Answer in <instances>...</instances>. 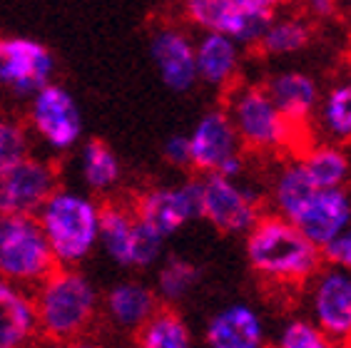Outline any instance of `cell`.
I'll use <instances>...</instances> for the list:
<instances>
[{
	"mask_svg": "<svg viewBox=\"0 0 351 348\" xmlns=\"http://www.w3.org/2000/svg\"><path fill=\"white\" fill-rule=\"evenodd\" d=\"M244 256L252 271L269 286H306L324 266L322 249L291 221L271 212L244 236Z\"/></svg>",
	"mask_w": 351,
	"mask_h": 348,
	"instance_id": "obj_1",
	"label": "cell"
},
{
	"mask_svg": "<svg viewBox=\"0 0 351 348\" xmlns=\"http://www.w3.org/2000/svg\"><path fill=\"white\" fill-rule=\"evenodd\" d=\"M33 303L40 336L62 346L88 338V331L102 314L100 291L80 269L58 266L33 288Z\"/></svg>",
	"mask_w": 351,
	"mask_h": 348,
	"instance_id": "obj_2",
	"label": "cell"
},
{
	"mask_svg": "<svg viewBox=\"0 0 351 348\" xmlns=\"http://www.w3.org/2000/svg\"><path fill=\"white\" fill-rule=\"evenodd\" d=\"M224 110L230 114L244 152L264 157H291L309 145V129L297 127L271 102L264 85L239 82L224 95Z\"/></svg>",
	"mask_w": 351,
	"mask_h": 348,
	"instance_id": "obj_3",
	"label": "cell"
},
{
	"mask_svg": "<svg viewBox=\"0 0 351 348\" xmlns=\"http://www.w3.org/2000/svg\"><path fill=\"white\" fill-rule=\"evenodd\" d=\"M102 204L88 192L60 187L38 212V224L60 269H80L97 249Z\"/></svg>",
	"mask_w": 351,
	"mask_h": 348,
	"instance_id": "obj_4",
	"label": "cell"
},
{
	"mask_svg": "<svg viewBox=\"0 0 351 348\" xmlns=\"http://www.w3.org/2000/svg\"><path fill=\"white\" fill-rule=\"evenodd\" d=\"M162 236L135 214L132 204L105 201L100 212L97 249L120 269H152L162 261Z\"/></svg>",
	"mask_w": 351,
	"mask_h": 348,
	"instance_id": "obj_5",
	"label": "cell"
},
{
	"mask_svg": "<svg viewBox=\"0 0 351 348\" xmlns=\"http://www.w3.org/2000/svg\"><path fill=\"white\" fill-rule=\"evenodd\" d=\"M58 264L35 216L0 214V279L23 288H35Z\"/></svg>",
	"mask_w": 351,
	"mask_h": 348,
	"instance_id": "obj_6",
	"label": "cell"
},
{
	"mask_svg": "<svg viewBox=\"0 0 351 348\" xmlns=\"http://www.w3.org/2000/svg\"><path fill=\"white\" fill-rule=\"evenodd\" d=\"M25 125L33 142L38 140L47 152H73L82 142L85 120L77 100L68 87L50 82L27 100Z\"/></svg>",
	"mask_w": 351,
	"mask_h": 348,
	"instance_id": "obj_7",
	"label": "cell"
},
{
	"mask_svg": "<svg viewBox=\"0 0 351 348\" xmlns=\"http://www.w3.org/2000/svg\"><path fill=\"white\" fill-rule=\"evenodd\" d=\"M199 219L212 224L219 234L247 236L252 227L267 214L262 195L242 179L210 174L199 177Z\"/></svg>",
	"mask_w": 351,
	"mask_h": 348,
	"instance_id": "obj_8",
	"label": "cell"
},
{
	"mask_svg": "<svg viewBox=\"0 0 351 348\" xmlns=\"http://www.w3.org/2000/svg\"><path fill=\"white\" fill-rule=\"evenodd\" d=\"M189 140V157H192V169L199 177L210 174H222V177H234L242 179L244 172V147L237 129L232 125L230 114L224 108L207 110L197 120Z\"/></svg>",
	"mask_w": 351,
	"mask_h": 348,
	"instance_id": "obj_9",
	"label": "cell"
},
{
	"mask_svg": "<svg viewBox=\"0 0 351 348\" xmlns=\"http://www.w3.org/2000/svg\"><path fill=\"white\" fill-rule=\"evenodd\" d=\"M60 189V172L50 157L27 154L0 174V214L38 216L45 201Z\"/></svg>",
	"mask_w": 351,
	"mask_h": 348,
	"instance_id": "obj_10",
	"label": "cell"
},
{
	"mask_svg": "<svg viewBox=\"0 0 351 348\" xmlns=\"http://www.w3.org/2000/svg\"><path fill=\"white\" fill-rule=\"evenodd\" d=\"M199 177H192L177 184H152L135 195L130 204L152 232L169 239L182 232L189 221L199 219Z\"/></svg>",
	"mask_w": 351,
	"mask_h": 348,
	"instance_id": "obj_11",
	"label": "cell"
},
{
	"mask_svg": "<svg viewBox=\"0 0 351 348\" xmlns=\"http://www.w3.org/2000/svg\"><path fill=\"white\" fill-rule=\"evenodd\" d=\"M55 55L33 38L0 35V90L30 100L38 90L53 82Z\"/></svg>",
	"mask_w": 351,
	"mask_h": 348,
	"instance_id": "obj_12",
	"label": "cell"
},
{
	"mask_svg": "<svg viewBox=\"0 0 351 348\" xmlns=\"http://www.w3.org/2000/svg\"><path fill=\"white\" fill-rule=\"evenodd\" d=\"M306 311L331 343L351 346V271L319 269L306 284Z\"/></svg>",
	"mask_w": 351,
	"mask_h": 348,
	"instance_id": "obj_13",
	"label": "cell"
},
{
	"mask_svg": "<svg viewBox=\"0 0 351 348\" xmlns=\"http://www.w3.org/2000/svg\"><path fill=\"white\" fill-rule=\"evenodd\" d=\"M182 18L202 35H224L242 47H257L269 18L244 10L237 0H180Z\"/></svg>",
	"mask_w": 351,
	"mask_h": 348,
	"instance_id": "obj_14",
	"label": "cell"
},
{
	"mask_svg": "<svg viewBox=\"0 0 351 348\" xmlns=\"http://www.w3.org/2000/svg\"><path fill=\"white\" fill-rule=\"evenodd\" d=\"M149 58L155 62L162 82L175 92H187L197 85L195 40L184 27L165 23L149 38Z\"/></svg>",
	"mask_w": 351,
	"mask_h": 348,
	"instance_id": "obj_15",
	"label": "cell"
},
{
	"mask_svg": "<svg viewBox=\"0 0 351 348\" xmlns=\"http://www.w3.org/2000/svg\"><path fill=\"white\" fill-rule=\"evenodd\" d=\"M291 224L314 247L324 249L329 241L351 227V189H317L294 214Z\"/></svg>",
	"mask_w": 351,
	"mask_h": 348,
	"instance_id": "obj_16",
	"label": "cell"
},
{
	"mask_svg": "<svg viewBox=\"0 0 351 348\" xmlns=\"http://www.w3.org/2000/svg\"><path fill=\"white\" fill-rule=\"evenodd\" d=\"M204 343L207 348H267V323L250 303H227L210 316Z\"/></svg>",
	"mask_w": 351,
	"mask_h": 348,
	"instance_id": "obj_17",
	"label": "cell"
},
{
	"mask_svg": "<svg viewBox=\"0 0 351 348\" xmlns=\"http://www.w3.org/2000/svg\"><path fill=\"white\" fill-rule=\"evenodd\" d=\"M155 286H147L140 279L117 282L102 296V316L115 331L135 336L152 316L160 311Z\"/></svg>",
	"mask_w": 351,
	"mask_h": 348,
	"instance_id": "obj_18",
	"label": "cell"
},
{
	"mask_svg": "<svg viewBox=\"0 0 351 348\" xmlns=\"http://www.w3.org/2000/svg\"><path fill=\"white\" fill-rule=\"evenodd\" d=\"M264 90L271 97V102L282 110V114L297 127L309 129L317 117L319 102H322V87L309 73L302 70H282L269 75L264 82Z\"/></svg>",
	"mask_w": 351,
	"mask_h": 348,
	"instance_id": "obj_19",
	"label": "cell"
},
{
	"mask_svg": "<svg viewBox=\"0 0 351 348\" xmlns=\"http://www.w3.org/2000/svg\"><path fill=\"white\" fill-rule=\"evenodd\" d=\"M242 50L244 47L239 42L224 35H199V40H195L197 80L227 95L232 87L242 82L239 80L244 62Z\"/></svg>",
	"mask_w": 351,
	"mask_h": 348,
	"instance_id": "obj_20",
	"label": "cell"
},
{
	"mask_svg": "<svg viewBox=\"0 0 351 348\" xmlns=\"http://www.w3.org/2000/svg\"><path fill=\"white\" fill-rule=\"evenodd\" d=\"M38 338L33 291L0 279V348H33Z\"/></svg>",
	"mask_w": 351,
	"mask_h": 348,
	"instance_id": "obj_21",
	"label": "cell"
},
{
	"mask_svg": "<svg viewBox=\"0 0 351 348\" xmlns=\"http://www.w3.org/2000/svg\"><path fill=\"white\" fill-rule=\"evenodd\" d=\"M297 160L317 189H341L351 182V154L346 147L334 142L319 140L304 145L297 152Z\"/></svg>",
	"mask_w": 351,
	"mask_h": 348,
	"instance_id": "obj_22",
	"label": "cell"
},
{
	"mask_svg": "<svg viewBox=\"0 0 351 348\" xmlns=\"http://www.w3.org/2000/svg\"><path fill=\"white\" fill-rule=\"evenodd\" d=\"M314 192L317 187L302 169L297 154H291V157H282L279 167L271 174L269 187H267V204L271 207V214L291 221Z\"/></svg>",
	"mask_w": 351,
	"mask_h": 348,
	"instance_id": "obj_23",
	"label": "cell"
},
{
	"mask_svg": "<svg viewBox=\"0 0 351 348\" xmlns=\"http://www.w3.org/2000/svg\"><path fill=\"white\" fill-rule=\"evenodd\" d=\"M80 179L88 187V195L108 197L122 182V162L115 149L102 140H88L80 145Z\"/></svg>",
	"mask_w": 351,
	"mask_h": 348,
	"instance_id": "obj_24",
	"label": "cell"
},
{
	"mask_svg": "<svg viewBox=\"0 0 351 348\" xmlns=\"http://www.w3.org/2000/svg\"><path fill=\"white\" fill-rule=\"evenodd\" d=\"M314 38V25L304 15L279 13L274 15L259 38L257 50L267 58H284V55L302 53Z\"/></svg>",
	"mask_w": 351,
	"mask_h": 348,
	"instance_id": "obj_25",
	"label": "cell"
},
{
	"mask_svg": "<svg viewBox=\"0 0 351 348\" xmlns=\"http://www.w3.org/2000/svg\"><path fill=\"white\" fill-rule=\"evenodd\" d=\"M314 127L324 134L326 142L349 147L351 145V80L331 85L319 102Z\"/></svg>",
	"mask_w": 351,
	"mask_h": 348,
	"instance_id": "obj_26",
	"label": "cell"
},
{
	"mask_svg": "<svg viewBox=\"0 0 351 348\" xmlns=\"http://www.w3.org/2000/svg\"><path fill=\"white\" fill-rule=\"evenodd\" d=\"M135 348H192V328L177 308L160 306L152 319L132 336Z\"/></svg>",
	"mask_w": 351,
	"mask_h": 348,
	"instance_id": "obj_27",
	"label": "cell"
},
{
	"mask_svg": "<svg viewBox=\"0 0 351 348\" xmlns=\"http://www.w3.org/2000/svg\"><path fill=\"white\" fill-rule=\"evenodd\" d=\"M199 282H202V269L197 266V261L184 256H169L160 261V269H157V299L165 306H177L199 286Z\"/></svg>",
	"mask_w": 351,
	"mask_h": 348,
	"instance_id": "obj_28",
	"label": "cell"
},
{
	"mask_svg": "<svg viewBox=\"0 0 351 348\" xmlns=\"http://www.w3.org/2000/svg\"><path fill=\"white\" fill-rule=\"evenodd\" d=\"M27 154H33V137L25 120L0 110V174L15 167Z\"/></svg>",
	"mask_w": 351,
	"mask_h": 348,
	"instance_id": "obj_29",
	"label": "cell"
},
{
	"mask_svg": "<svg viewBox=\"0 0 351 348\" xmlns=\"http://www.w3.org/2000/svg\"><path fill=\"white\" fill-rule=\"evenodd\" d=\"M331 341L309 316H291L279 326L271 348H329Z\"/></svg>",
	"mask_w": 351,
	"mask_h": 348,
	"instance_id": "obj_30",
	"label": "cell"
},
{
	"mask_svg": "<svg viewBox=\"0 0 351 348\" xmlns=\"http://www.w3.org/2000/svg\"><path fill=\"white\" fill-rule=\"evenodd\" d=\"M322 259H324V266L351 271V227L344 229L337 239L329 241V244L322 249Z\"/></svg>",
	"mask_w": 351,
	"mask_h": 348,
	"instance_id": "obj_31",
	"label": "cell"
},
{
	"mask_svg": "<svg viewBox=\"0 0 351 348\" xmlns=\"http://www.w3.org/2000/svg\"><path fill=\"white\" fill-rule=\"evenodd\" d=\"M162 157L169 167L192 169V157H189V140L187 134H172L162 145Z\"/></svg>",
	"mask_w": 351,
	"mask_h": 348,
	"instance_id": "obj_32",
	"label": "cell"
},
{
	"mask_svg": "<svg viewBox=\"0 0 351 348\" xmlns=\"http://www.w3.org/2000/svg\"><path fill=\"white\" fill-rule=\"evenodd\" d=\"M244 10H250L254 15H262V18H274L284 10V8H289L294 0H237Z\"/></svg>",
	"mask_w": 351,
	"mask_h": 348,
	"instance_id": "obj_33",
	"label": "cell"
},
{
	"mask_svg": "<svg viewBox=\"0 0 351 348\" xmlns=\"http://www.w3.org/2000/svg\"><path fill=\"white\" fill-rule=\"evenodd\" d=\"M302 5H304V18L306 21H326L331 15L337 13V0H302Z\"/></svg>",
	"mask_w": 351,
	"mask_h": 348,
	"instance_id": "obj_34",
	"label": "cell"
},
{
	"mask_svg": "<svg viewBox=\"0 0 351 348\" xmlns=\"http://www.w3.org/2000/svg\"><path fill=\"white\" fill-rule=\"evenodd\" d=\"M68 348H108V346L100 343V341H95V338H80V341L70 343Z\"/></svg>",
	"mask_w": 351,
	"mask_h": 348,
	"instance_id": "obj_35",
	"label": "cell"
},
{
	"mask_svg": "<svg viewBox=\"0 0 351 348\" xmlns=\"http://www.w3.org/2000/svg\"><path fill=\"white\" fill-rule=\"evenodd\" d=\"M344 67H346V80H351V50H349V53H346Z\"/></svg>",
	"mask_w": 351,
	"mask_h": 348,
	"instance_id": "obj_36",
	"label": "cell"
},
{
	"mask_svg": "<svg viewBox=\"0 0 351 348\" xmlns=\"http://www.w3.org/2000/svg\"><path fill=\"white\" fill-rule=\"evenodd\" d=\"M329 348H351V346H341V343H331Z\"/></svg>",
	"mask_w": 351,
	"mask_h": 348,
	"instance_id": "obj_37",
	"label": "cell"
},
{
	"mask_svg": "<svg viewBox=\"0 0 351 348\" xmlns=\"http://www.w3.org/2000/svg\"><path fill=\"white\" fill-rule=\"evenodd\" d=\"M337 3H341V0H337Z\"/></svg>",
	"mask_w": 351,
	"mask_h": 348,
	"instance_id": "obj_38",
	"label": "cell"
}]
</instances>
